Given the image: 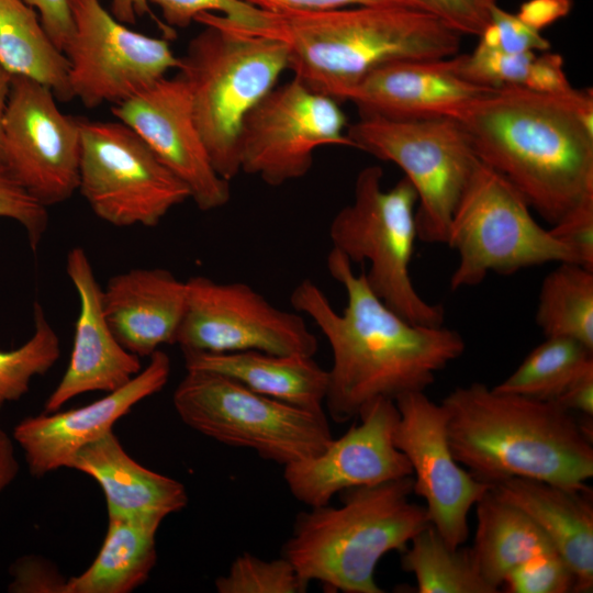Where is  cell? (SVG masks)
Wrapping results in <instances>:
<instances>
[{"label":"cell","instance_id":"14","mask_svg":"<svg viewBox=\"0 0 593 593\" xmlns=\"http://www.w3.org/2000/svg\"><path fill=\"white\" fill-rule=\"evenodd\" d=\"M175 344L182 353L257 350L314 356L317 338L302 316L280 310L244 282L187 280L184 314Z\"/></svg>","mask_w":593,"mask_h":593},{"label":"cell","instance_id":"16","mask_svg":"<svg viewBox=\"0 0 593 593\" xmlns=\"http://www.w3.org/2000/svg\"><path fill=\"white\" fill-rule=\"evenodd\" d=\"M394 444L412 468L413 493L423 497L430 524L458 548L469 536L468 517L491 489L454 457L447 437L446 411L425 392L398 396Z\"/></svg>","mask_w":593,"mask_h":593},{"label":"cell","instance_id":"13","mask_svg":"<svg viewBox=\"0 0 593 593\" xmlns=\"http://www.w3.org/2000/svg\"><path fill=\"white\" fill-rule=\"evenodd\" d=\"M72 36L64 49L74 99L87 108L119 104L178 69L166 38L148 36L118 21L101 0H69Z\"/></svg>","mask_w":593,"mask_h":593},{"label":"cell","instance_id":"45","mask_svg":"<svg viewBox=\"0 0 593 593\" xmlns=\"http://www.w3.org/2000/svg\"><path fill=\"white\" fill-rule=\"evenodd\" d=\"M555 402L572 413L593 416V362L567 385Z\"/></svg>","mask_w":593,"mask_h":593},{"label":"cell","instance_id":"43","mask_svg":"<svg viewBox=\"0 0 593 593\" xmlns=\"http://www.w3.org/2000/svg\"><path fill=\"white\" fill-rule=\"evenodd\" d=\"M526 89L545 93H567L573 89L564 71L563 57L545 52L536 55Z\"/></svg>","mask_w":593,"mask_h":593},{"label":"cell","instance_id":"21","mask_svg":"<svg viewBox=\"0 0 593 593\" xmlns=\"http://www.w3.org/2000/svg\"><path fill=\"white\" fill-rule=\"evenodd\" d=\"M489 87L474 85L454 69L451 57L398 60L379 66L345 96L360 114L395 120L452 118Z\"/></svg>","mask_w":593,"mask_h":593},{"label":"cell","instance_id":"11","mask_svg":"<svg viewBox=\"0 0 593 593\" xmlns=\"http://www.w3.org/2000/svg\"><path fill=\"white\" fill-rule=\"evenodd\" d=\"M78 191L100 220L116 227H155L189 189L130 126L80 118Z\"/></svg>","mask_w":593,"mask_h":593},{"label":"cell","instance_id":"26","mask_svg":"<svg viewBox=\"0 0 593 593\" xmlns=\"http://www.w3.org/2000/svg\"><path fill=\"white\" fill-rule=\"evenodd\" d=\"M164 519L108 517V529L91 564L67 582V593H131L149 578L156 535Z\"/></svg>","mask_w":593,"mask_h":593},{"label":"cell","instance_id":"44","mask_svg":"<svg viewBox=\"0 0 593 593\" xmlns=\"http://www.w3.org/2000/svg\"><path fill=\"white\" fill-rule=\"evenodd\" d=\"M249 5L267 12H307L324 11L355 5L369 4H405L401 0H240Z\"/></svg>","mask_w":593,"mask_h":593},{"label":"cell","instance_id":"2","mask_svg":"<svg viewBox=\"0 0 593 593\" xmlns=\"http://www.w3.org/2000/svg\"><path fill=\"white\" fill-rule=\"evenodd\" d=\"M482 163L553 225L593 193V92L490 88L455 119Z\"/></svg>","mask_w":593,"mask_h":593},{"label":"cell","instance_id":"37","mask_svg":"<svg viewBox=\"0 0 593 593\" xmlns=\"http://www.w3.org/2000/svg\"><path fill=\"white\" fill-rule=\"evenodd\" d=\"M0 217L15 221L35 251L47 227L48 211L0 165Z\"/></svg>","mask_w":593,"mask_h":593},{"label":"cell","instance_id":"39","mask_svg":"<svg viewBox=\"0 0 593 593\" xmlns=\"http://www.w3.org/2000/svg\"><path fill=\"white\" fill-rule=\"evenodd\" d=\"M427 12L461 35L480 36L491 19L495 0H401Z\"/></svg>","mask_w":593,"mask_h":593},{"label":"cell","instance_id":"24","mask_svg":"<svg viewBox=\"0 0 593 593\" xmlns=\"http://www.w3.org/2000/svg\"><path fill=\"white\" fill-rule=\"evenodd\" d=\"M70 468L99 484L108 517L165 519L183 510L189 501L181 482L134 460L113 430L82 447Z\"/></svg>","mask_w":593,"mask_h":593},{"label":"cell","instance_id":"1","mask_svg":"<svg viewBox=\"0 0 593 593\" xmlns=\"http://www.w3.org/2000/svg\"><path fill=\"white\" fill-rule=\"evenodd\" d=\"M327 269L345 289L343 313L309 279L293 289L290 301L312 318L331 346L324 404L336 423L358 418L377 399L394 401L425 392L436 374L465 353L457 331L415 324L394 312L371 290L365 272L355 275L351 262L334 248Z\"/></svg>","mask_w":593,"mask_h":593},{"label":"cell","instance_id":"35","mask_svg":"<svg viewBox=\"0 0 593 593\" xmlns=\"http://www.w3.org/2000/svg\"><path fill=\"white\" fill-rule=\"evenodd\" d=\"M536 53H506L479 42L470 54L451 57L455 71L463 79L483 87L526 88Z\"/></svg>","mask_w":593,"mask_h":593},{"label":"cell","instance_id":"48","mask_svg":"<svg viewBox=\"0 0 593 593\" xmlns=\"http://www.w3.org/2000/svg\"><path fill=\"white\" fill-rule=\"evenodd\" d=\"M12 75L0 64V165L2 163V128Z\"/></svg>","mask_w":593,"mask_h":593},{"label":"cell","instance_id":"18","mask_svg":"<svg viewBox=\"0 0 593 593\" xmlns=\"http://www.w3.org/2000/svg\"><path fill=\"white\" fill-rule=\"evenodd\" d=\"M112 113L150 147L164 165L189 189L201 211L228 203L230 181L215 170L197 126L183 78L163 77L123 102Z\"/></svg>","mask_w":593,"mask_h":593},{"label":"cell","instance_id":"4","mask_svg":"<svg viewBox=\"0 0 593 593\" xmlns=\"http://www.w3.org/2000/svg\"><path fill=\"white\" fill-rule=\"evenodd\" d=\"M266 14L259 30L231 24L282 42L294 77L337 101L384 64L457 55L462 36L436 16L396 3Z\"/></svg>","mask_w":593,"mask_h":593},{"label":"cell","instance_id":"41","mask_svg":"<svg viewBox=\"0 0 593 593\" xmlns=\"http://www.w3.org/2000/svg\"><path fill=\"white\" fill-rule=\"evenodd\" d=\"M549 230L574 253L581 266L593 270V193L586 195Z\"/></svg>","mask_w":593,"mask_h":593},{"label":"cell","instance_id":"23","mask_svg":"<svg viewBox=\"0 0 593 593\" xmlns=\"http://www.w3.org/2000/svg\"><path fill=\"white\" fill-rule=\"evenodd\" d=\"M545 534L575 575V593L593 591V493L586 484L564 486L511 478L491 485Z\"/></svg>","mask_w":593,"mask_h":593},{"label":"cell","instance_id":"3","mask_svg":"<svg viewBox=\"0 0 593 593\" xmlns=\"http://www.w3.org/2000/svg\"><path fill=\"white\" fill-rule=\"evenodd\" d=\"M441 404L454 457L482 482L578 486L593 477L592 418L480 382L456 387Z\"/></svg>","mask_w":593,"mask_h":593},{"label":"cell","instance_id":"7","mask_svg":"<svg viewBox=\"0 0 593 593\" xmlns=\"http://www.w3.org/2000/svg\"><path fill=\"white\" fill-rule=\"evenodd\" d=\"M382 178L377 165L359 171L353 202L329 224L333 248L351 265L369 262V287L394 312L415 324L444 325V307L426 301L410 275L417 239L416 191L405 177L383 189Z\"/></svg>","mask_w":593,"mask_h":593},{"label":"cell","instance_id":"31","mask_svg":"<svg viewBox=\"0 0 593 593\" xmlns=\"http://www.w3.org/2000/svg\"><path fill=\"white\" fill-rule=\"evenodd\" d=\"M593 362V350L564 337H546L501 383L504 393L555 401L567 385Z\"/></svg>","mask_w":593,"mask_h":593},{"label":"cell","instance_id":"17","mask_svg":"<svg viewBox=\"0 0 593 593\" xmlns=\"http://www.w3.org/2000/svg\"><path fill=\"white\" fill-rule=\"evenodd\" d=\"M358 418L320 454L284 466L283 478L294 499L310 507L322 506L345 490L412 475L409 460L394 444L395 402L377 399Z\"/></svg>","mask_w":593,"mask_h":593},{"label":"cell","instance_id":"46","mask_svg":"<svg viewBox=\"0 0 593 593\" xmlns=\"http://www.w3.org/2000/svg\"><path fill=\"white\" fill-rule=\"evenodd\" d=\"M571 8V0H528L521 5L516 15L540 32L544 27L566 16Z\"/></svg>","mask_w":593,"mask_h":593},{"label":"cell","instance_id":"28","mask_svg":"<svg viewBox=\"0 0 593 593\" xmlns=\"http://www.w3.org/2000/svg\"><path fill=\"white\" fill-rule=\"evenodd\" d=\"M0 64L12 76L46 86L60 102L74 99L66 55L22 0H0Z\"/></svg>","mask_w":593,"mask_h":593},{"label":"cell","instance_id":"8","mask_svg":"<svg viewBox=\"0 0 593 593\" xmlns=\"http://www.w3.org/2000/svg\"><path fill=\"white\" fill-rule=\"evenodd\" d=\"M530 209L506 178L479 160L449 224L446 245L458 253L449 280L452 291L477 286L490 272L512 275L549 262L579 264L569 247L537 223Z\"/></svg>","mask_w":593,"mask_h":593},{"label":"cell","instance_id":"38","mask_svg":"<svg viewBox=\"0 0 593 593\" xmlns=\"http://www.w3.org/2000/svg\"><path fill=\"white\" fill-rule=\"evenodd\" d=\"M479 37L484 45L506 53L547 52L550 48V43L539 31L496 3L491 9L489 24Z\"/></svg>","mask_w":593,"mask_h":593},{"label":"cell","instance_id":"47","mask_svg":"<svg viewBox=\"0 0 593 593\" xmlns=\"http://www.w3.org/2000/svg\"><path fill=\"white\" fill-rule=\"evenodd\" d=\"M19 472L12 438L0 428V494L14 481Z\"/></svg>","mask_w":593,"mask_h":593},{"label":"cell","instance_id":"5","mask_svg":"<svg viewBox=\"0 0 593 593\" xmlns=\"http://www.w3.org/2000/svg\"><path fill=\"white\" fill-rule=\"evenodd\" d=\"M342 504L300 513L282 557L306 583L333 591L382 593L376 568L390 551H403L430 522L425 506L411 501L413 477L339 493Z\"/></svg>","mask_w":593,"mask_h":593},{"label":"cell","instance_id":"32","mask_svg":"<svg viewBox=\"0 0 593 593\" xmlns=\"http://www.w3.org/2000/svg\"><path fill=\"white\" fill-rule=\"evenodd\" d=\"M34 332L20 347L0 349V409L24 396L32 379L48 372L60 358V340L42 305L35 302Z\"/></svg>","mask_w":593,"mask_h":593},{"label":"cell","instance_id":"22","mask_svg":"<svg viewBox=\"0 0 593 593\" xmlns=\"http://www.w3.org/2000/svg\"><path fill=\"white\" fill-rule=\"evenodd\" d=\"M187 301V281L163 268H135L110 278L102 288L108 323L120 344L149 357L175 344Z\"/></svg>","mask_w":593,"mask_h":593},{"label":"cell","instance_id":"12","mask_svg":"<svg viewBox=\"0 0 593 593\" xmlns=\"http://www.w3.org/2000/svg\"><path fill=\"white\" fill-rule=\"evenodd\" d=\"M323 146H347L346 115L337 100L293 77L276 86L247 115L238 139L240 171L269 186L304 177Z\"/></svg>","mask_w":593,"mask_h":593},{"label":"cell","instance_id":"36","mask_svg":"<svg viewBox=\"0 0 593 593\" xmlns=\"http://www.w3.org/2000/svg\"><path fill=\"white\" fill-rule=\"evenodd\" d=\"M575 582L564 559L557 551H549L515 567L505 575L502 586L510 593H569L574 592Z\"/></svg>","mask_w":593,"mask_h":593},{"label":"cell","instance_id":"10","mask_svg":"<svg viewBox=\"0 0 593 593\" xmlns=\"http://www.w3.org/2000/svg\"><path fill=\"white\" fill-rule=\"evenodd\" d=\"M353 147L399 166L417 194V238L446 244L457 202L479 158L452 118L395 120L360 114L347 127Z\"/></svg>","mask_w":593,"mask_h":593},{"label":"cell","instance_id":"6","mask_svg":"<svg viewBox=\"0 0 593 593\" xmlns=\"http://www.w3.org/2000/svg\"><path fill=\"white\" fill-rule=\"evenodd\" d=\"M194 22L204 30L189 42L178 70L211 161L231 181L240 171L242 125L289 70V52L282 42L243 32L219 13H201Z\"/></svg>","mask_w":593,"mask_h":593},{"label":"cell","instance_id":"15","mask_svg":"<svg viewBox=\"0 0 593 593\" xmlns=\"http://www.w3.org/2000/svg\"><path fill=\"white\" fill-rule=\"evenodd\" d=\"M46 86L13 75L3 119L2 163L46 208L78 191L80 118L65 114Z\"/></svg>","mask_w":593,"mask_h":593},{"label":"cell","instance_id":"19","mask_svg":"<svg viewBox=\"0 0 593 593\" xmlns=\"http://www.w3.org/2000/svg\"><path fill=\"white\" fill-rule=\"evenodd\" d=\"M171 365L161 349L130 382L87 405L60 412H44L21 419L13 440L24 452L31 475L42 478L70 468L76 454L112 430L113 425L141 401L167 384Z\"/></svg>","mask_w":593,"mask_h":593},{"label":"cell","instance_id":"27","mask_svg":"<svg viewBox=\"0 0 593 593\" xmlns=\"http://www.w3.org/2000/svg\"><path fill=\"white\" fill-rule=\"evenodd\" d=\"M474 506L477 530L470 551L479 573L496 592L515 567L538 555L556 551L523 511L491 489Z\"/></svg>","mask_w":593,"mask_h":593},{"label":"cell","instance_id":"42","mask_svg":"<svg viewBox=\"0 0 593 593\" xmlns=\"http://www.w3.org/2000/svg\"><path fill=\"white\" fill-rule=\"evenodd\" d=\"M33 8L54 44L64 52L74 33L69 0H22Z\"/></svg>","mask_w":593,"mask_h":593},{"label":"cell","instance_id":"20","mask_svg":"<svg viewBox=\"0 0 593 593\" xmlns=\"http://www.w3.org/2000/svg\"><path fill=\"white\" fill-rule=\"evenodd\" d=\"M66 273L77 291L79 313L68 366L45 401V412H56L88 392L118 390L143 369L139 357L120 344L108 323L102 288L82 247L68 251Z\"/></svg>","mask_w":593,"mask_h":593},{"label":"cell","instance_id":"25","mask_svg":"<svg viewBox=\"0 0 593 593\" xmlns=\"http://www.w3.org/2000/svg\"><path fill=\"white\" fill-rule=\"evenodd\" d=\"M186 370L231 378L262 395L311 411H324L328 371L313 356L257 350L227 354L183 353Z\"/></svg>","mask_w":593,"mask_h":593},{"label":"cell","instance_id":"30","mask_svg":"<svg viewBox=\"0 0 593 593\" xmlns=\"http://www.w3.org/2000/svg\"><path fill=\"white\" fill-rule=\"evenodd\" d=\"M402 552L401 566L418 593H496L479 573L470 548H454L429 524Z\"/></svg>","mask_w":593,"mask_h":593},{"label":"cell","instance_id":"40","mask_svg":"<svg viewBox=\"0 0 593 593\" xmlns=\"http://www.w3.org/2000/svg\"><path fill=\"white\" fill-rule=\"evenodd\" d=\"M9 574L8 591L12 593H67L68 579L42 556L20 557L11 564Z\"/></svg>","mask_w":593,"mask_h":593},{"label":"cell","instance_id":"33","mask_svg":"<svg viewBox=\"0 0 593 593\" xmlns=\"http://www.w3.org/2000/svg\"><path fill=\"white\" fill-rule=\"evenodd\" d=\"M156 4L168 26L187 27L204 12L219 13L247 30L266 24V11L240 0H112L111 14L121 23L133 25L144 14H152Z\"/></svg>","mask_w":593,"mask_h":593},{"label":"cell","instance_id":"29","mask_svg":"<svg viewBox=\"0 0 593 593\" xmlns=\"http://www.w3.org/2000/svg\"><path fill=\"white\" fill-rule=\"evenodd\" d=\"M536 324L545 337L577 340L593 350V270L560 262L542 280Z\"/></svg>","mask_w":593,"mask_h":593},{"label":"cell","instance_id":"34","mask_svg":"<svg viewBox=\"0 0 593 593\" xmlns=\"http://www.w3.org/2000/svg\"><path fill=\"white\" fill-rule=\"evenodd\" d=\"M214 584L219 593H303L309 586L286 558L264 560L247 552Z\"/></svg>","mask_w":593,"mask_h":593},{"label":"cell","instance_id":"9","mask_svg":"<svg viewBox=\"0 0 593 593\" xmlns=\"http://www.w3.org/2000/svg\"><path fill=\"white\" fill-rule=\"evenodd\" d=\"M172 403L193 430L283 467L320 454L333 438L324 411L262 395L210 371H187Z\"/></svg>","mask_w":593,"mask_h":593}]
</instances>
